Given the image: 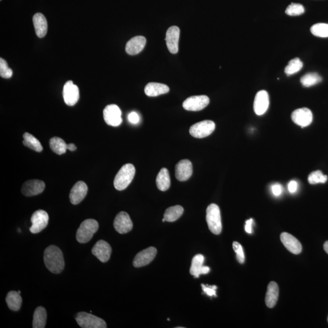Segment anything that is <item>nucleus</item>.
<instances>
[{
    "label": "nucleus",
    "instance_id": "f257e3e1",
    "mask_svg": "<svg viewBox=\"0 0 328 328\" xmlns=\"http://www.w3.org/2000/svg\"><path fill=\"white\" fill-rule=\"evenodd\" d=\"M44 262L47 269L53 274H60L65 268L63 253L59 247L54 245L45 249Z\"/></svg>",
    "mask_w": 328,
    "mask_h": 328
},
{
    "label": "nucleus",
    "instance_id": "f03ea898",
    "mask_svg": "<svg viewBox=\"0 0 328 328\" xmlns=\"http://www.w3.org/2000/svg\"><path fill=\"white\" fill-rule=\"evenodd\" d=\"M134 166L131 164H126L123 166L114 180V186L120 191L125 190L135 175Z\"/></svg>",
    "mask_w": 328,
    "mask_h": 328
},
{
    "label": "nucleus",
    "instance_id": "7ed1b4c3",
    "mask_svg": "<svg viewBox=\"0 0 328 328\" xmlns=\"http://www.w3.org/2000/svg\"><path fill=\"white\" fill-rule=\"evenodd\" d=\"M206 221L209 229L213 234L219 235L222 231L220 209L215 204H211L206 210Z\"/></svg>",
    "mask_w": 328,
    "mask_h": 328
},
{
    "label": "nucleus",
    "instance_id": "20e7f679",
    "mask_svg": "<svg viewBox=\"0 0 328 328\" xmlns=\"http://www.w3.org/2000/svg\"><path fill=\"white\" fill-rule=\"evenodd\" d=\"M99 229V223L95 219H88L82 222L77 231L76 239L80 243H86L91 240Z\"/></svg>",
    "mask_w": 328,
    "mask_h": 328
},
{
    "label": "nucleus",
    "instance_id": "39448f33",
    "mask_svg": "<svg viewBox=\"0 0 328 328\" xmlns=\"http://www.w3.org/2000/svg\"><path fill=\"white\" fill-rule=\"evenodd\" d=\"M75 319L79 326L82 328H107V324L104 320L85 312L77 314Z\"/></svg>",
    "mask_w": 328,
    "mask_h": 328
},
{
    "label": "nucleus",
    "instance_id": "423d86ee",
    "mask_svg": "<svg viewBox=\"0 0 328 328\" xmlns=\"http://www.w3.org/2000/svg\"><path fill=\"white\" fill-rule=\"evenodd\" d=\"M215 123L211 121H203L194 124L190 128V134L196 138H204L213 133Z\"/></svg>",
    "mask_w": 328,
    "mask_h": 328
},
{
    "label": "nucleus",
    "instance_id": "0eeeda50",
    "mask_svg": "<svg viewBox=\"0 0 328 328\" xmlns=\"http://www.w3.org/2000/svg\"><path fill=\"white\" fill-rule=\"evenodd\" d=\"M32 226L30 231L32 234H38L41 232L47 226L49 221L48 214L43 210L35 211L32 215L31 219Z\"/></svg>",
    "mask_w": 328,
    "mask_h": 328
},
{
    "label": "nucleus",
    "instance_id": "6e6552de",
    "mask_svg": "<svg viewBox=\"0 0 328 328\" xmlns=\"http://www.w3.org/2000/svg\"><path fill=\"white\" fill-rule=\"evenodd\" d=\"M210 99L207 96H191L185 100L182 104L183 108L187 111L191 112H198L205 108L209 104Z\"/></svg>",
    "mask_w": 328,
    "mask_h": 328
},
{
    "label": "nucleus",
    "instance_id": "1a4fd4ad",
    "mask_svg": "<svg viewBox=\"0 0 328 328\" xmlns=\"http://www.w3.org/2000/svg\"><path fill=\"white\" fill-rule=\"evenodd\" d=\"M122 112L118 106L112 104L107 106L104 110V118L108 125L118 126L120 125L123 119Z\"/></svg>",
    "mask_w": 328,
    "mask_h": 328
},
{
    "label": "nucleus",
    "instance_id": "9d476101",
    "mask_svg": "<svg viewBox=\"0 0 328 328\" xmlns=\"http://www.w3.org/2000/svg\"><path fill=\"white\" fill-rule=\"evenodd\" d=\"M133 224L130 217L125 211H121L116 215L114 221V227L121 234H127L133 229Z\"/></svg>",
    "mask_w": 328,
    "mask_h": 328
},
{
    "label": "nucleus",
    "instance_id": "9b49d317",
    "mask_svg": "<svg viewBox=\"0 0 328 328\" xmlns=\"http://www.w3.org/2000/svg\"><path fill=\"white\" fill-rule=\"evenodd\" d=\"M157 250L154 247L145 248L135 256L133 264L135 268H141L149 264L157 255Z\"/></svg>",
    "mask_w": 328,
    "mask_h": 328
},
{
    "label": "nucleus",
    "instance_id": "f8f14e48",
    "mask_svg": "<svg viewBox=\"0 0 328 328\" xmlns=\"http://www.w3.org/2000/svg\"><path fill=\"white\" fill-rule=\"evenodd\" d=\"M79 89L78 86L70 81L65 84L63 87V97L65 104L68 106H74L79 99Z\"/></svg>",
    "mask_w": 328,
    "mask_h": 328
},
{
    "label": "nucleus",
    "instance_id": "ddd939ff",
    "mask_svg": "<svg viewBox=\"0 0 328 328\" xmlns=\"http://www.w3.org/2000/svg\"><path fill=\"white\" fill-rule=\"evenodd\" d=\"M292 121L297 125L302 127L308 126L313 120V113L308 108H300L294 111L291 116Z\"/></svg>",
    "mask_w": 328,
    "mask_h": 328
},
{
    "label": "nucleus",
    "instance_id": "4468645a",
    "mask_svg": "<svg viewBox=\"0 0 328 328\" xmlns=\"http://www.w3.org/2000/svg\"><path fill=\"white\" fill-rule=\"evenodd\" d=\"M44 189L45 184L43 181L32 179L24 183L22 188V192L26 197H33L41 194Z\"/></svg>",
    "mask_w": 328,
    "mask_h": 328
},
{
    "label": "nucleus",
    "instance_id": "2eb2a0df",
    "mask_svg": "<svg viewBox=\"0 0 328 328\" xmlns=\"http://www.w3.org/2000/svg\"><path fill=\"white\" fill-rule=\"evenodd\" d=\"M112 252L110 245L104 240L98 241L92 248V253L102 263H106L110 260Z\"/></svg>",
    "mask_w": 328,
    "mask_h": 328
},
{
    "label": "nucleus",
    "instance_id": "dca6fc26",
    "mask_svg": "<svg viewBox=\"0 0 328 328\" xmlns=\"http://www.w3.org/2000/svg\"><path fill=\"white\" fill-rule=\"evenodd\" d=\"M180 30L176 26H171L166 33L165 41L168 51L171 54H176L179 50Z\"/></svg>",
    "mask_w": 328,
    "mask_h": 328
},
{
    "label": "nucleus",
    "instance_id": "f3484780",
    "mask_svg": "<svg viewBox=\"0 0 328 328\" xmlns=\"http://www.w3.org/2000/svg\"><path fill=\"white\" fill-rule=\"evenodd\" d=\"M269 105V97L268 92L261 90L256 94L254 100L253 109L256 115H263L268 110Z\"/></svg>",
    "mask_w": 328,
    "mask_h": 328
},
{
    "label": "nucleus",
    "instance_id": "a211bd4d",
    "mask_svg": "<svg viewBox=\"0 0 328 328\" xmlns=\"http://www.w3.org/2000/svg\"><path fill=\"white\" fill-rule=\"evenodd\" d=\"M88 186L83 181H79L75 184L71 189L70 200L74 205L81 203L86 197L88 193Z\"/></svg>",
    "mask_w": 328,
    "mask_h": 328
},
{
    "label": "nucleus",
    "instance_id": "6ab92c4d",
    "mask_svg": "<svg viewBox=\"0 0 328 328\" xmlns=\"http://www.w3.org/2000/svg\"><path fill=\"white\" fill-rule=\"evenodd\" d=\"M193 173L192 164L189 160H184L176 164L175 176L179 181H186L192 176Z\"/></svg>",
    "mask_w": 328,
    "mask_h": 328
},
{
    "label": "nucleus",
    "instance_id": "aec40b11",
    "mask_svg": "<svg viewBox=\"0 0 328 328\" xmlns=\"http://www.w3.org/2000/svg\"><path fill=\"white\" fill-rule=\"evenodd\" d=\"M283 244L288 250L293 254H299L302 250V246L299 241L292 235L287 232L282 233L280 236Z\"/></svg>",
    "mask_w": 328,
    "mask_h": 328
},
{
    "label": "nucleus",
    "instance_id": "412c9836",
    "mask_svg": "<svg viewBox=\"0 0 328 328\" xmlns=\"http://www.w3.org/2000/svg\"><path fill=\"white\" fill-rule=\"evenodd\" d=\"M205 257L202 254L195 255L192 261V265L190 267V274L195 278H199L200 275L207 274L210 272V268L207 266H204Z\"/></svg>",
    "mask_w": 328,
    "mask_h": 328
},
{
    "label": "nucleus",
    "instance_id": "4be33fe9",
    "mask_svg": "<svg viewBox=\"0 0 328 328\" xmlns=\"http://www.w3.org/2000/svg\"><path fill=\"white\" fill-rule=\"evenodd\" d=\"M146 39L143 36H136L127 42L125 50L127 54L134 55L144 49L146 44Z\"/></svg>",
    "mask_w": 328,
    "mask_h": 328
},
{
    "label": "nucleus",
    "instance_id": "5701e85b",
    "mask_svg": "<svg viewBox=\"0 0 328 328\" xmlns=\"http://www.w3.org/2000/svg\"><path fill=\"white\" fill-rule=\"evenodd\" d=\"M33 23L36 35L39 38H44L47 32V22L44 15L37 13L33 17Z\"/></svg>",
    "mask_w": 328,
    "mask_h": 328
},
{
    "label": "nucleus",
    "instance_id": "b1692460",
    "mask_svg": "<svg viewBox=\"0 0 328 328\" xmlns=\"http://www.w3.org/2000/svg\"><path fill=\"white\" fill-rule=\"evenodd\" d=\"M170 88L165 84L160 83H148L145 88V93L149 97H157L160 95L168 93Z\"/></svg>",
    "mask_w": 328,
    "mask_h": 328
},
{
    "label": "nucleus",
    "instance_id": "393cba45",
    "mask_svg": "<svg viewBox=\"0 0 328 328\" xmlns=\"http://www.w3.org/2000/svg\"><path fill=\"white\" fill-rule=\"evenodd\" d=\"M279 289L276 282H271L268 285V291L266 295V305L269 308L276 306L279 298Z\"/></svg>",
    "mask_w": 328,
    "mask_h": 328
},
{
    "label": "nucleus",
    "instance_id": "a878e982",
    "mask_svg": "<svg viewBox=\"0 0 328 328\" xmlns=\"http://www.w3.org/2000/svg\"><path fill=\"white\" fill-rule=\"evenodd\" d=\"M47 313L43 307L39 306L34 311L33 317V328H44L46 327Z\"/></svg>",
    "mask_w": 328,
    "mask_h": 328
},
{
    "label": "nucleus",
    "instance_id": "bb28decb",
    "mask_svg": "<svg viewBox=\"0 0 328 328\" xmlns=\"http://www.w3.org/2000/svg\"><path fill=\"white\" fill-rule=\"evenodd\" d=\"M170 174L167 169L163 168L161 169L157 178V185L159 190L161 191H166L170 187Z\"/></svg>",
    "mask_w": 328,
    "mask_h": 328
},
{
    "label": "nucleus",
    "instance_id": "cd10ccee",
    "mask_svg": "<svg viewBox=\"0 0 328 328\" xmlns=\"http://www.w3.org/2000/svg\"><path fill=\"white\" fill-rule=\"evenodd\" d=\"M6 301L10 310L18 311L22 306V298L18 292L10 291L7 293Z\"/></svg>",
    "mask_w": 328,
    "mask_h": 328
},
{
    "label": "nucleus",
    "instance_id": "c85d7f7f",
    "mask_svg": "<svg viewBox=\"0 0 328 328\" xmlns=\"http://www.w3.org/2000/svg\"><path fill=\"white\" fill-rule=\"evenodd\" d=\"M24 141L23 144L25 147L30 148V149L35 151L36 152H41L43 151V147L39 140L34 137L33 134L25 133L23 134Z\"/></svg>",
    "mask_w": 328,
    "mask_h": 328
},
{
    "label": "nucleus",
    "instance_id": "c756f323",
    "mask_svg": "<svg viewBox=\"0 0 328 328\" xmlns=\"http://www.w3.org/2000/svg\"><path fill=\"white\" fill-rule=\"evenodd\" d=\"M184 208L181 205H175L166 209L164 213V218L167 222H174L182 215Z\"/></svg>",
    "mask_w": 328,
    "mask_h": 328
},
{
    "label": "nucleus",
    "instance_id": "7c9ffc66",
    "mask_svg": "<svg viewBox=\"0 0 328 328\" xmlns=\"http://www.w3.org/2000/svg\"><path fill=\"white\" fill-rule=\"evenodd\" d=\"M68 144L62 139L58 137H52L49 141V146L53 152L57 155L64 154L67 152Z\"/></svg>",
    "mask_w": 328,
    "mask_h": 328
},
{
    "label": "nucleus",
    "instance_id": "2f4dec72",
    "mask_svg": "<svg viewBox=\"0 0 328 328\" xmlns=\"http://www.w3.org/2000/svg\"><path fill=\"white\" fill-rule=\"evenodd\" d=\"M322 78L316 73L306 74L300 79L301 84L305 87H310L321 83Z\"/></svg>",
    "mask_w": 328,
    "mask_h": 328
},
{
    "label": "nucleus",
    "instance_id": "473e14b6",
    "mask_svg": "<svg viewBox=\"0 0 328 328\" xmlns=\"http://www.w3.org/2000/svg\"><path fill=\"white\" fill-rule=\"evenodd\" d=\"M303 65V63L300 59L295 58L289 61V63L285 68V72L288 76L294 75L301 70Z\"/></svg>",
    "mask_w": 328,
    "mask_h": 328
},
{
    "label": "nucleus",
    "instance_id": "72a5a7b5",
    "mask_svg": "<svg viewBox=\"0 0 328 328\" xmlns=\"http://www.w3.org/2000/svg\"><path fill=\"white\" fill-rule=\"evenodd\" d=\"M311 33L319 38H328V24L317 23L311 28Z\"/></svg>",
    "mask_w": 328,
    "mask_h": 328
},
{
    "label": "nucleus",
    "instance_id": "f704fd0d",
    "mask_svg": "<svg viewBox=\"0 0 328 328\" xmlns=\"http://www.w3.org/2000/svg\"><path fill=\"white\" fill-rule=\"evenodd\" d=\"M328 181V176L324 175L320 170L312 172L308 176V182L311 184H324Z\"/></svg>",
    "mask_w": 328,
    "mask_h": 328
},
{
    "label": "nucleus",
    "instance_id": "c9c22d12",
    "mask_svg": "<svg viewBox=\"0 0 328 328\" xmlns=\"http://www.w3.org/2000/svg\"><path fill=\"white\" fill-rule=\"evenodd\" d=\"M305 12L303 5L298 3H291L286 10V14L289 16H298Z\"/></svg>",
    "mask_w": 328,
    "mask_h": 328
},
{
    "label": "nucleus",
    "instance_id": "e433bc0d",
    "mask_svg": "<svg viewBox=\"0 0 328 328\" xmlns=\"http://www.w3.org/2000/svg\"><path fill=\"white\" fill-rule=\"evenodd\" d=\"M13 75V71L9 67L6 60L0 59V76L4 79H9Z\"/></svg>",
    "mask_w": 328,
    "mask_h": 328
},
{
    "label": "nucleus",
    "instance_id": "4c0bfd02",
    "mask_svg": "<svg viewBox=\"0 0 328 328\" xmlns=\"http://www.w3.org/2000/svg\"><path fill=\"white\" fill-rule=\"evenodd\" d=\"M233 248H234V250L237 254V260L239 261V263L241 264L244 263L245 256L242 246L239 243L234 242L233 243Z\"/></svg>",
    "mask_w": 328,
    "mask_h": 328
},
{
    "label": "nucleus",
    "instance_id": "58836bf2",
    "mask_svg": "<svg viewBox=\"0 0 328 328\" xmlns=\"http://www.w3.org/2000/svg\"><path fill=\"white\" fill-rule=\"evenodd\" d=\"M202 287L204 292L206 293L207 295L210 296V297H212V296H216V290L217 287L216 286H208L202 284Z\"/></svg>",
    "mask_w": 328,
    "mask_h": 328
},
{
    "label": "nucleus",
    "instance_id": "ea45409f",
    "mask_svg": "<svg viewBox=\"0 0 328 328\" xmlns=\"http://www.w3.org/2000/svg\"><path fill=\"white\" fill-rule=\"evenodd\" d=\"M128 118L129 123H131L136 124L139 122V116L138 114L136 112L129 113Z\"/></svg>",
    "mask_w": 328,
    "mask_h": 328
},
{
    "label": "nucleus",
    "instance_id": "a19ab883",
    "mask_svg": "<svg viewBox=\"0 0 328 328\" xmlns=\"http://www.w3.org/2000/svg\"><path fill=\"white\" fill-rule=\"evenodd\" d=\"M272 191L275 196H279L282 193V187L280 184H274L272 187Z\"/></svg>",
    "mask_w": 328,
    "mask_h": 328
},
{
    "label": "nucleus",
    "instance_id": "79ce46f5",
    "mask_svg": "<svg viewBox=\"0 0 328 328\" xmlns=\"http://www.w3.org/2000/svg\"><path fill=\"white\" fill-rule=\"evenodd\" d=\"M253 219L251 218L248 219V220L246 221L245 225V231L248 234H252V224H253Z\"/></svg>",
    "mask_w": 328,
    "mask_h": 328
},
{
    "label": "nucleus",
    "instance_id": "37998d69",
    "mask_svg": "<svg viewBox=\"0 0 328 328\" xmlns=\"http://www.w3.org/2000/svg\"><path fill=\"white\" fill-rule=\"evenodd\" d=\"M288 190L290 193H295L297 190V182L295 181H290L288 184Z\"/></svg>",
    "mask_w": 328,
    "mask_h": 328
},
{
    "label": "nucleus",
    "instance_id": "c03bdc74",
    "mask_svg": "<svg viewBox=\"0 0 328 328\" xmlns=\"http://www.w3.org/2000/svg\"><path fill=\"white\" fill-rule=\"evenodd\" d=\"M67 149L69 150H70L71 152H74L77 149L76 145L74 144H70L67 145Z\"/></svg>",
    "mask_w": 328,
    "mask_h": 328
},
{
    "label": "nucleus",
    "instance_id": "a18cd8bd",
    "mask_svg": "<svg viewBox=\"0 0 328 328\" xmlns=\"http://www.w3.org/2000/svg\"><path fill=\"white\" fill-rule=\"evenodd\" d=\"M324 249L325 252L328 254V241L324 244Z\"/></svg>",
    "mask_w": 328,
    "mask_h": 328
},
{
    "label": "nucleus",
    "instance_id": "49530a36",
    "mask_svg": "<svg viewBox=\"0 0 328 328\" xmlns=\"http://www.w3.org/2000/svg\"><path fill=\"white\" fill-rule=\"evenodd\" d=\"M18 293H21V292H20V290H18Z\"/></svg>",
    "mask_w": 328,
    "mask_h": 328
},
{
    "label": "nucleus",
    "instance_id": "de8ad7c7",
    "mask_svg": "<svg viewBox=\"0 0 328 328\" xmlns=\"http://www.w3.org/2000/svg\"></svg>",
    "mask_w": 328,
    "mask_h": 328
},
{
    "label": "nucleus",
    "instance_id": "09e8293b",
    "mask_svg": "<svg viewBox=\"0 0 328 328\" xmlns=\"http://www.w3.org/2000/svg\"></svg>",
    "mask_w": 328,
    "mask_h": 328
}]
</instances>
